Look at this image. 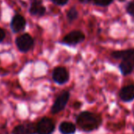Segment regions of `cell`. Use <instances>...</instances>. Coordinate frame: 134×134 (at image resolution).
Listing matches in <instances>:
<instances>
[{"label":"cell","mask_w":134,"mask_h":134,"mask_svg":"<svg viewBox=\"0 0 134 134\" xmlns=\"http://www.w3.org/2000/svg\"><path fill=\"white\" fill-rule=\"evenodd\" d=\"M102 118L99 114L90 111H83L76 118V122L80 129L87 132L97 129L102 125Z\"/></svg>","instance_id":"1"},{"label":"cell","mask_w":134,"mask_h":134,"mask_svg":"<svg viewBox=\"0 0 134 134\" xmlns=\"http://www.w3.org/2000/svg\"><path fill=\"white\" fill-rule=\"evenodd\" d=\"M85 39V35L83 32L80 30H74L65 35L61 43L68 46H75L82 43Z\"/></svg>","instance_id":"2"},{"label":"cell","mask_w":134,"mask_h":134,"mask_svg":"<svg viewBox=\"0 0 134 134\" xmlns=\"http://www.w3.org/2000/svg\"><path fill=\"white\" fill-rule=\"evenodd\" d=\"M36 134H52L55 129V125L52 119L44 117L37 123Z\"/></svg>","instance_id":"3"},{"label":"cell","mask_w":134,"mask_h":134,"mask_svg":"<svg viewBox=\"0 0 134 134\" xmlns=\"http://www.w3.org/2000/svg\"><path fill=\"white\" fill-rule=\"evenodd\" d=\"M70 94L68 91H64L62 92L55 99L54 103H53L51 108V112L52 114H58L63 110L68 103L70 99Z\"/></svg>","instance_id":"4"},{"label":"cell","mask_w":134,"mask_h":134,"mask_svg":"<svg viewBox=\"0 0 134 134\" xmlns=\"http://www.w3.org/2000/svg\"><path fill=\"white\" fill-rule=\"evenodd\" d=\"M16 46L21 52L29 51L34 44V40L29 34H23L16 39Z\"/></svg>","instance_id":"5"},{"label":"cell","mask_w":134,"mask_h":134,"mask_svg":"<svg viewBox=\"0 0 134 134\" xmlns=\"http://www.w3.org/2000/svg\"><path fill=\"white\" fill-rule=\"evenodd\" d=\"M52 79L55 83L58 85H64L70 80L69 72L67 71L65 67H56L52 72Z\"/></svg>","instance_id":"6"},{"label":"cell","mask_w":134,"mask_h":134,"mask_svg":"<svg viewBox=\"0 0 134 134\" xmlns=\"http://www.w3.org/2000/svg\"><path fill=\"white\" fill-rule=\"evenodd\" d=\"M111 57L115 59L129 61L134 65V49H127V50L113 51L111 53Z\"/></svg>","instance_id":"7"},{"label":"cell","mask_w":134,"mask_h":134,"mask_svg":"<svg viewBox=\"0 0 134 134\" xmlns=\"http://www.w3.org/2000/svg\"><path fill=\"white\" fill-rule=\"evenodd\" d=\"M26 26V21L25 18L20 14H16L11 20L10 27L14 32L18 33L25 30Z\"/></svg>","instance_id":"8"},{"label":"cell","mask_w":134,"mask_h":134,"mask_svg":"<svg viewBox=\"0 0 134 134\" xmlns=\"http://www.w3.org/2000/svg\"><path fill=\"white\" fill-rule=\"evenodd\" d=\"M12 134H36V126L32 123L21 124L14 128Z\"/></svg>","instance_id":"9"},{"label":"cell","mask_w":134,"mask_h":134,"mask_svg":"<svg viewBox=\"0 0 134 134\" xmlns=\"http://www.w3.org/2000/svg\"><path fill=\"white\" fill-rule=\"evenodd\" d=\"M119 98L125 103L132 101L134 99V85H129L123 87L119 92Z\"/></svg>","instance_id":"10"},{"label":"cell","mask_w":134,"mask_h":134,"mask_svg":"<svg viewBox=\"0 0 134 134\" xmlns=\"http://www.w3.org/2000/svg\"><path fill=\"white\" fill-rule=\"evenodd\" d=\"M29 13L33 16L42 17L46 13V8L42 3V0H32L30 7Z\"/></svg>","instance_id":"11"},{"label":"cell","mask_w":134,"mask_h":134,"mask_svg":"<svg viewBox=\"0 0 134 134\" xmlns=\"http://www.w3.org/2000/svg\"><path fill=\"white\" fill-rule=\"evenodd\" d=\"M58 130L62 134H74L77 131L76 125L70 121H62L58 126Z\"/></svg>","instance_id":"12"},{"label":"cell","mask_w":134,"mask_h":134,"mask_svg":"<svg viewBox=\"0 0 134 134\" xmlns=\"http://www.w3.org/2000/svg\"><path fill=\"white\" fill-rule=\"evenodd\" d=\"M134 69V65L132 62L127 60H122L119 65V70L122 75L126 76L132 73Z\"/></svg>","instance_id":"13"},{"label":"cell","mask_w":134,"mask_h":134,"mask_svg":"<svg viewBox=\"0 0 134 134\" xmlns=\"http://www.w3.org/2000/svg\"><path fill=\"white\" fill-rule=\"evenodd\" d=\"M78 11L75 7H72L70 8L68 11H67V19L70 22H74V21H76L78 18Z\"/></svg>","instance_id":"14"},{"label":"cell","mask_w":134,"mask_h":134,"mask_svg":"<svg viewBox=\"0 0 134 134\" xmlns=\"http://www.w3.org/2000/svg\"><path fill=\"white\" fill-rule=\"evenodd\" d=\"M114 0H92V2L95 5L99 7H108L113 3Z\"/></svg>","instance_id":"15"},{"label":"cell","mask_w":134,"mask_h":134,"mask_svg":"<svg viewBox=\"0 0 134 134\" xmlns=\"http://www.w3.org/2000/svg\"><path fill=\"white\" fill-rule=\"evenodd\" d=\"M126 12L132 17H134V1L129 3L125 7Z\"/></svg>","instance_id":"16"},{"label":"cell","mask_w":134,"mask_h":134,"mask_svg":"<svg viewBox=\"0 0 134 134\" xmlns=\"http://www.w3.org/2000/svg\"><path fill=\"white\" fill-rule=\"evenodd\" d=\"M51 1L57 6H65L68 3L69 0H51Z\"/></svg>","instance_id":"17"},{"label":"cell","mask_w":134,"mask_h":134,"mask_svg":"<svg viewBox=\"0 0 134 134\" xmlns=\"http://www.w3.org/2000/svg\"><path fill=\"white\" fill-rule=\"evenodd\" d=\"M5 37H6V32H5V31L3 29L0 28V43L3 41V40L5 39Z\"/></svg>","instance_id":"18"},{"label":"cell","mask_w":134,"mask_h":134,"mask_svg":"<svg viewBox=\"0 0 134 134\" xmlns=\"http://www.w3.org/2000/svg\"><path fill=\"white\" fill-rule=\"evenodd\" d=\"M78 1L80 2V3H85V4H86V3H89L90 2H92V0H78Z\"/></svg>","instance_id":"19"},{"label":"cell","mask_w":134,"mask_h":134,"mask_svg":"<svg viewBox=\"0 0 134 134\" xmlns=\"http://www.w3.org/2000/svg\"><path fill=\"white\" fill-rule=\"evenodd\" d=\"M119 1H121L122 2V1H125V0H119Z\"/></svg>","instance_id":"20"},{"label":"cell","mask_w":134,"mask_h":134,"mask_svg":"<svg viewBox=\"0 0 134 134\" xmlns=\"http://www.w3.org/2000/svg\"><path fill=\"white\" fill-rule=\"evenodd\" d=\"M133 115H134V111H133Z\"/></svg>","instance_id":"21"}]
</instances>
